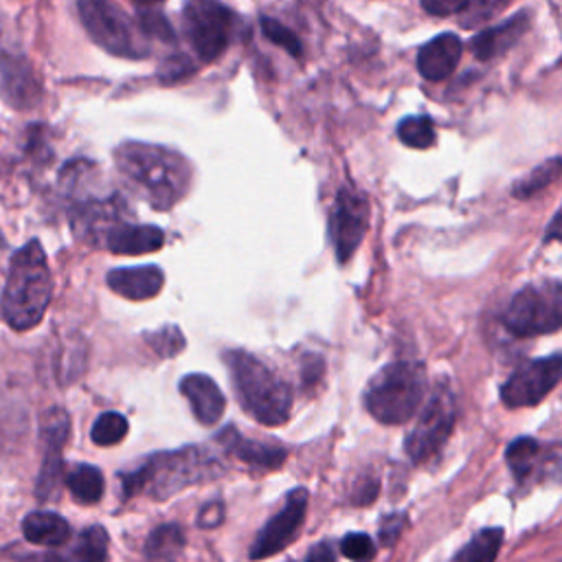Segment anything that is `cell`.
Returning <instances> with one entry per match:
<instances>
[{
    "instance_id": "1",
    "label": "cell",
    "mask_w": 562,
    "mask_h": 562,
    "mask_svg": "<svg viewBox=\"0 0 562 562\" xmlns=\"http://www.w3.org/2000/svg\"><path fill=\"white\" fill-rule=\"evenodd\" d=\"M114 162L121 176L156 211L176 206L191 187L189 162L160 145L125 140L114 149Z\"/></svg>"
},
{
    "instance_id": "2",
    "label": "cell",
    "mask_w": 562,
    "mask_h": 562,
    "mask_svg": "<svg viewBox=\"0 0 562 562\" xmlns=\"http://www.w3.org/2000/svg\"><path fill=\"white\" fill-rule=\"evenodd\" d=\"M224 465L200 446L149 454L134 470L121 472V496L130 501L136 494H147L154 501H167L189 485L217 479Z\"/></svg>"
},
{
    "instance_id": "3",
    "label": "cell",
    "mask_w": 562,
    "mask_h": 562,
    "mask_svg": "<svg viewBox=\"0 0 562 562\" xmlns=\"http://www.w3.org/2000/svg\"><path fill=\"white\" fill-rule=\"evenodd\" d=\"M53 296V277L46 255L37 239H31L13 252L7 283L0 299L4 323L18 331L33 329Z\"/></svg>"
},
{
    "instance_id": "4",
    "label": "cell",
    "mask_w": 562,
    "mask_h": 562,
    "mask_svg": "<svg viewBox=\"0 0 562 562\" xmlns=\"http://www.w3.org/2000/svg\"><path fill=\"white\" fill-rule=\"evenodd\" d=\"M235 395L241 408L266 426H281L292 411V389L257 356L231 349L224 351Z\"/></svg>"
},
{
    "instance_id": "5",
    "label": "cell",
    "mask_w": 562,
    "mask_h": 562,
    "mask_svg": "<svg viewBox=\"0 0 562 562\" xmlns=\"http://www.w3.org/2000/svg\"><path fill=\"white\" fill-rule=\"evenodd\" d=\"M426 369L413 360L384 364L367 384L364 406L382 424H404L422 406Z\"/></svg>"
},
{
    "instance_id": "6",
    "label": "cell",
    "mask_w": 562,
    "mask_h": 562,
    "mask_svg": "<svg viewBox=\"0 0 562 562\" xmlns=\"http://www.w3.org/2000/svg\"><path fill=\"white\" fill-rule=\"evenodd\" d=\"M562 323V288L558 281H536L518 290L505 312L503 325L514 336L553 334Z\"/></svg>"
},
{
    "instance_id": "7",
    "label": "cell",
    "mask_w": 562,
    "mask_h": 562,
    "mask_svg": "<svg viewBox=\"0 0 562 562\" xmlns=\"http://www.w3.org/2000/svg\"><path fill=\"white\" fill-rule=\"evenodd\" d=\"M457 419V402L448 382H437L417 424L406 435L404 450L413 463L430 461L446 446Z\"/></svg>"
},
{
    "instance_id": "8",
    "label": "cell",
    "mask_w": 562,
    "mask_h": 562,
    "mask_svg": "<svg viewBox=\"0 0 562 562\" xmlns=\"http://www.w3.org/2000/svg\"><path fill=\"white\" fill-rule=\"evenodd\" d=\"M77 11L88 35L108 53L132 59L149 55V46L136 35L121 7L103 0H81L77 2Z\"/></svg>"
},
{
    "instance_id": "9",
    "label": "cell",
    "mask_w": 562,
    "mask_h": 562,
    "mask_svg": "<svg viewBox=\"0 0 562 562\" xmlns=\"http://www.w3.org/2000/svg\"><path fill=\"white\" fill-rule=\"evenodd\" d=\"M235 13L213 0H191L182 7V31L200 61H215L228 46Z\"/></svg>"
},
{
    "instance_id": "10",
    "label": "cell",
    "mask_w": 562,
    "mask_h": 562,
    "mask_svg": "<svg viewBox=\"0 0 562 562\" xmlns=\"http://www.w3.org/2000/svg\"><path fill=\"white\" fill-rule=\"evenodd\" d=\"M369 220L371 213L367 195L353 184H342L336 193L334 209L329 215V237L338 263H345L356 252V248L367 235Z\"/></svg>"
},
{
    "instance_id": "11",
    "label": "cell",
    "mask_w": 562,
    "mask_h": 562,
    "mask_svg": "<svg viewBox=\"0 0 562 562\" xmlns=\"http://www.w3.org/2000/svg\"><path fill=\"white\" fill-rule=\"evenodd\" d=\"M562 373V356L553 353L547 358L529 360L520 364L501 386V400L509 408L536 406L544 395L553 391Z\"/></svg>"
},
{
    "instance_id": "12",
    "label": "cell",
    "mask_w": 562,
    "mask_h": 562,
    "mask_svg": "<svg viewBox=\"0 0 562 562\" xmlns=\"http://www.w3.org/2000/svg\"><path fill=\"white\" fill-rule=\"evenodd\" d=\"M307 514V490L294 487L288 496L283 507L259 529L255 542L250 544L248 558L252 562L281 553L290 547L305 520Z\"/></svg>"
},
{
    "instance_id": "13",
    "label": "cell",
    "mask_w": 562,
    "mask_h": 562,
    "mask_svg": "<svg viewBox=\"0 0 562 562\" xmlns=\"http://www.w3.org/2000/svg\"><path fill=\"white\" fill-rule=\"evenodd\" d=\"M70 432V417L64 408H48L42 415L40 435L44 443V459L35 485V494L40 501H50L59 492L61 483V450Z\"/></svg>"
},
{
    "instance_id": "14",
    "label": "cell",
    "mask_w": 562,
    "mask_h": 562,
    "mask_svg": "<svg viewBox=\"0 0 562 562\" xmlns=\"http://www.w3.org/2000/svg\"><path fill=\"white\" fill-rule=\"evenodd\" d=\"M180 393L187 397L191 413L202 426H215L224 411L226 397L220 386L204 373H189L180 380Z\"/></svg>"
},
{
    "instance_id": "15",
    "label": "cell",
    "mask_w": 562,
    "mask_h": 562,
    "mask_svg": "<svg viewBox=\"0 0 562 562\" xmlns=\"http://www.w3.org/2000/svg\"><path fill=\"white\" fill-rule=\"evenodd\" d=\"M99 244L114 255H145L158 250L165 244V233L151 224L121 222L112 226Z\"/></svg>"
},
{
    "instance_id": "16",
    "label": "cell",
    "mask_w": 562,
    "mask_h": 562,
    "mask_svg": "<svg viewBox=\"0 0 562 562\" xmlns=\"http://www.w3.org/2000/svg\"><path fill=\"white\" fill-rule=\"evenodd\" d=\"M217 441L224 446V450L228 454H233L235 459H239L246 465L257 468V470H277V468H281V463L285 461V454H288L285 448H281V446L241 437L237 432V428H233V426H226L217 435Z\"/></svg>"
},
{
    "instance_id": "17",
    "label": "cell",
    "mask_w": 562,
    "mask_h": 562,
    "mask_svg": "<svg viewBox=\"0 0 562 562\" xmlns=\"http://www.w3.org/2000/svg\"><path fill=\"white\" fill-rule=\"evenodd\" d=\"M461 59V40L454 33H439L417 53V70L428 81H441L452 75Z\"/></svg>"
},
{
    "instance_id": "18",
    "label": "cell",
    "mask_w": 562,
    "mask_h": 562,
    "mask_svg": "<svg viewBox=\"0 0 562 562\" xmlns=\"http://www.w3.org/2000/svg\"><path fill=\"white\" fill-rule=\"evenodd\" d=\"M108 288L130 301H147L162 290L165 274L158 266L114 268L105 277Z\"/></svg>"
},
{
    "instance_id": "19",
    "label": "cell",
    "mask_w": 562,
    "mask_h": 562,
    "mask_svg": "<svg viewBox=\"0 0 562 562\" xmlns=\"http://www.w3.org/2000/svg\"><path fill=\"white\" fill-rule=\"evenodd\" d=\"M529 22H531L529 11H520V13L512 15L509 20L481 31L479 35H474L470 40V48H472L474 57H479L483 61L498 57L501 53H505L520 40V35L529 29Z\"/></svg>"
},
{
    "instance_id": "20",
    "label": "cell",
    "mask_w": 562,
    "mask_h": 562,
    "mask_svg": "<svg viewBox=\"0 0 562 562\" xmlns=\"http://www.w3.org/2000/svg\"><path fill=\"white\" fill-rule=\"evenodd\" d=\"M0 92L18 108H29L37 99L40 88L33 81L29 64L24 59L11 55L0 59Z\"/></svg>"
},
{
    "instance_id": "21",
    "label": "cell",
    "mask_w": 562,
    "mask_h": 562,
    "mask_svg": "<svg viewBox=\"0 0 562 562\" xmlns=\"http://www.w3.org/2000/svg\"><path fill=\"white\" fill-rule=\"evenodd\" d=\"M22 533L40 547H61L70 538V525L55 512H31L22 520Z\"/></svg>"
},
{
    "instance_id": "22",
    "label": "cell",
    "mask_w": 562,
    "mask_h": 562,
    "mask_svg": "<svg viewBox=\"0 0 562 562\" xmlns=\"http://www.w3.org/2000/svg\"><path fill=\"white\" fill-rule=\"evenodd\" d=\"M542 459V446L533 437H518L505 448V461L518 483H527Z\"/></svg>"
},
{
    "instance_id": "23",
    "label": "cell",
    "mask_w": 562,
    "mask_h": 562,
    "mask_svg": "<svg viewBox=\"0 0 562 562\" xmlns=\"http://www.w3.org/2000/svg\"><path fill=\"white\" fill-rule=\"evenodd\" d=\"M501 527H485L476 531L454 555L452 562H494L503 544Z\"/></svg>"
},
{
    "instance_id": "24",
    "label": "cell",
    "mask_w": 562,
    "mask_h": 562,
    "mask_svg": "<svg viewBox=\"0 0 562 562\" xmlns=\"http://www.w3.org/2000/svg\"><path fill=\"white\" fill-rule=\"evenodd\" d=\"M66 487L70 490L72 498L83 505L99 503L103 496V474L99 468L79 463L66 474Z\"/></svg>"
},
{
    "instance_id": "25",
    "label": "cell",
    "mask_w": 562,
    "mask_h": 562,
    "mask_svg": "<svg viewBox=\"0 0 562 562\" xmlns=\"http://www.w3.org/2000/svg\"><path fill=\"white\" fill-rule=\"evenodd\" d=\"M184 547V531L180 525L167 522L156 527L145 540V555L156 562H171Z\"/></svg>"
},
{
    "instance_id": "26",
    "label": "cell",
    "mask_w": 562,
    "mask_h": 562,
    "mask_svg": "<svg viewBox=\"0 0 562 562\" xmlns=\"http://www.w3.org/2000/svg\"><path fill=\"white\" fill-rule=\"evenodd\" d=\"M108 531L101 525L86 527L64 562H108Z\"/></svg>"
},
{
    "instance_id": "27",
    "label": "cell",
    "mask_w": 562,
    "mask_h": 562,
    "mask_svg": "<svg viewBox=\"0 0 562 562\" xmlns=\"http://www.w3.org/2000/svg\"><path fill=\"white\" fill-rule=\"evenodd\" d=\"M136 24L143 37H158L165 44L176 42V33L158 4H136Z\"/></svg>"
},
{
    "instance_id": "28",
    "label": "cell",
    "mask_w": 562,
    "mask_h": 562,
    "mask_svg": "<svg viewBox=\"0 0 562 562\" xmlns=\"http://www.w3.org/2000/svg\"><path fill=\"white\" fill-rule=\"evenodd\" d=\"M397 136L404 145H408L413 149H428L437 140L435 125H432L430 116H426V114L402 119L397 125Z\"/></svg>"
},
{
    "instance_id": "29",
    "label": "cell",
    "mask_w": 562,
    "mask_h": 562,
    "mask_svg": "<svg viewBox=\"0 0 562 562\" xmlns=\"http://www.w3.org/2000/svg\"><path fill=\"white\" fill-rule=\"evenodd\" d=\"M560 176V158L553 156L551 160H547L544 165L536 167L533 171H529L525 178H520L516 184H514V195L516 198H531L536 195L538 191H542L544 187H549L555 178Z\"/></svg>"
},
{
    "instance_id": "30",
    "label": "cell",
    "mask_w": 562,
    "mask_h": 562,
    "mask_svg": "<svg viewBox=\"0 0 562 562\" xmlns=\"http://www.w3.org/2000/svg\"><path fill=\"white\" fill-rule=\"evenodd\" d=\"M127 428H130V424L121 413L108 411L94 419L90 437L97 446H114L127 435Z\"/></svg>"
},
{
    "instance_id": "31",
    "label": "cell",
    "mask_w": 562,
    "mask_h": 562,
    "mask_svg": "<svg viewBox=\"0 0 562 562\" xmlns=\"http://www.w3.org/2000/svg\"><path fill=\"white\" fill-rule=\"evenodd\" d=\"M145 342H147V345L151 347V351H154L156 356H160V358H173V356H178V353L184 349V345H187V340H184L180 327H176V325H165V327H160V329H156V331H147V334H145Z\"/></svg>"
},
{
    "instance_id": "32",
    "label": "cell",
    "mask_w": 562,
    "mask_h": 562,
    "mask_svg": "<svg viewBox=\"0 0 562 562\" xmlns=\"http://www.w3.org/2000/svg\"><path fill=\"white\" fill-rule=\"evenodd\" d=\"M261 31H263V35H266L270 42L279 44V46L285 48L290 55L301 57L303 46H301V42H299V35H294L285 24H281L279 20H274V18H270V15H263V18H261Z\"/></svg>"
},
{
    "instance_id": "33",
    "label": "cell",
    "mask_w": 562,
    "mask_h": 562,
    "mask_svg": "<svg viewBox=\"0 0 562 562\" xmlns=\"http://www.w3.org/2000/svg\"><path fill=\"white\" fill-rule=\"evenodd\" d=\"M340 553L351 562H371L375 558V544L367 533H347L340 540Z\"/></svg>"
},
{
    "instance_id": "34",
    "label": "cell",
    "mask_w": 562,
    "mask_h": 562,
    "mask_svg": "<svg viewBox=\"0 0 562 562\" xmlns=\"http://www.w3.org/2000/svg\"><path fill=\"white\" fill-rule=\"evenodd\" d=\"M195 70V66H193V61L187 57V55H182V53H176V55H169L162 64H160V79L165 81V83H173V81H180V79H184L187 75H191Z\"/></svg>"
},
{
    "instance_id": "35",
    "label": "cell",
    "mask_w": 562,
    "mask_h": 562,
    "mask_svg": "<svg viewBox=\"0 0 562 562\" xmlns=\"http://www.w3.org/2000/svg\"><path fill=\"white\" fill-rule=\"evenodd\" d=\"M505 7V2H485V0H474V2H465V9L459 13L461 18V26H474L479 22H483L485 18L494 15L496 11H501Z\"/></svg>"
},
{
    "instance_id": "36",
    "label": "cell",
    "mask_w": 562,
    "mask_h": 562,
    "mask_svg": "<svg viewBox=\"0 0 562 562\" xmlns=\"http://www.w3.org/2000/svg\"><path fill=\"white\" fill-rule=\"evenodd\" d=\"M404 525H406V516L404 514H391L382 520L380 525V542L384 547H393L397 542V538L402 536L404 531Z\"/></svg>"
},
{
    "instance_id": "37",
    "label": "cell",
    "mask_w": 562,
    "mask_h": 562,
    "mask_svg": "<svg viewBox=\"0 0 562 562\" xmlns=\"http://www.w3.org/2000/svg\"><path fill=\"white\" fill-rule=\"evenodd\" d=\"M468 0H424L422 7L432 15H459L465 9Z\"/></svg>"
},
{
    "instance_id": "38",
    "label": "cell",
    "mask_w": 562,
    "mask_h": 562,
    "mask_svg": "<svg viewBox=\"0 0 562 562\" xmlns=\"http://www.w3.org/2000/svg\"><path fill=\"white\" fill-rule=\"evenodd\" d=\"M224 520V505L220 501H213V503H206L200 514H198V525L202 529H211V527H217L220 522Z\"/></svg>"
},
{
    "instance_id": "39",
    "label": "cell",
    "mask_w": 562,
    "mask_h": 562,
    "mask_svg": "<svg viewBox=\"0 0 562 562\" xmlns=\"http://www.w3.org/2000/svg\"><path fill=\"white\" fill-rule=\"evenodd\" d=\"M375 494H378V481L375 479H364V481L358 483L356 492L351 494V503L369 505V503H373Z\"/></svg>"
},
{
    "instance_id": "40",
    "label": "cell",
    "mask_w": 562,
    "mask_h": 562,
    "mask_svg": "<svg viewBox=\"0 0 562 562\" xmlns=\"http://www.w3.org/2000/svg\"><path fill=\"white\" fill-rule=\"evenodd\" d=\"M323 369H325V364H323L321 356H307L305 362H303V380H305V384H316L321 380V375H323Z\"/></svg>"
},
{
    "instance_id": "41",
    "label": "cell",
    "mask_w": 562,
    "mask_h": 562,
    "mask_svg": "<svg viewBox=\"0 0 562 562\" xmlns=\"http://www.w3.org/2000/svg\"><path fill=\"white\" fill-rule=\"evenodd\" d=\"M305 562H336V553H334V547L329 540H323L318 542L316 547H312L307 551V558Z\"/></svg>"
},
{
    "instance_id": "42",
    "label": "cell",
    "mask_w": 562,
    "mask_h": 562,
    "mask_svg": "<svg viewBox=\"0 0 562 562\" xmlns=\"http://www.w3.org/2000/svg\"><path fill=\"white\" fill-rule=\"evenodd\" d=\"M4 562H64V560L53 553H20V555H9Z\"/></svg>"
},
{
    "instance_id": "43",
    "label": "cell",
    "mask_w": 562,
    "mask_h": 562,
    "mask_svg": "<svg viewBox=\"0 0 562 562\" xmlns=\"http://www.w3.org/2000/svg\"><path fill=\"white\" fill-rule=\"evenodd\" d=\"M558 222H560V213L553 215V220H551V224H549V235H544V239H558V237H560Z\"/></svg>"
},
{
    "instance_id": "44",
    "label": "cell",
    "mask_w": 562,
    "mask_h": 562,
    "mask_svg": "<svg viewBox=\"0 0 562 562\" xmlns=\"http://www.w3.org/2000/svg\"><path fill=\"white\" fill-rule=\"evenodd\" d=\"M4 246V237H2V233H0V248Z\"/></svg>"
}]
</instances>
